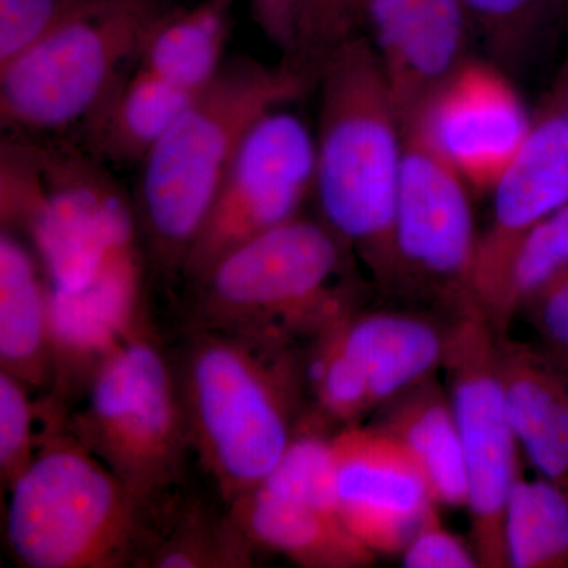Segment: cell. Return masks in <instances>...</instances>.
Segmentation results:
<instances>
[{
    "mask_svg": "<svg viewBox=\"0 0 568 568\" xmlns=\"http://www.w3.org/2000/svg\"><path fill=\"white\" fill-rule=\"evenodd\" d=\"M41 402L32 390L9 373L0 372V481L3 491L31 465L43 437L36 433Z\"/></svg>",
    "mask_w": 568,
    "mask_h": 568,
    "instance_id": "83f0119b",
    "label": "cell"
},
{
    "mask_svg": "<svg viewBox=\"0 0 568 568\" xmlns=\"http://www.w3.org/2000/svg\"><path fill=\"white\" fill-rule=\"evenodd\" d=\"M488 61L508 74L525 69L559 29L548 0H462Z\"/></svg>",
    "mask_w": 568,
    "mask_h": 568,
    "instance_id": "484cf974",
    "label": "cell"
},
{
    "mask_svg": "<svg viewBox=\"0 0 568 568\" xmlns=\"http://www.w3.org/2000/svg\"><path fill=\"white\" fill-rule=\"evenodd\" d=\"M351 2H353L355 24H357L358 6H361L362 0H351ZM357 29H358V26H357Z\"/></svg>",
    "mask_w": 568,
    "mask_h": 568,
    "instance_id": "8d00e7d4",
    "label": "cell"
},
{
    "mask_svg": "<svg viewBox=\"0 0 568 568\" xmlns=\"http://www.w3.org/2000/svg\"><path fill=\"white\" fill-rule=\"evenodd\" d=\"M508 567L568 568V491L519 476L506 507Z\"/></svg>",
    "mask_w": 568,
    "mask_h": 568,
    "instance_id": "cb8c5ba5",
    "label": "cell"
},
{
    "mask_svg": "<svg viewBox=\"0 0 568 568\" xmlns=\"http://www.w3.org/2000/svg\"><path fill=\"white\" fill-rule=\"evenodd\" d=\"M443 369L465 454L473 548L481 568H506V507L521 476V447L508 416L497 334L477 308L458 313L446 328Z\"/></svg>",
    "mask_w": 568,
    "mask_h": 568,
    "instance_id": "ba28073f",
    "label": "cell"
},
{
    "mask_svg": "<svg viewBox=\"0 0 568 568\" xmlns=\"http://www.w3.org/2000/svg\"><path fill=\"white\" fill-rule=\"evenodd\" d=\"M549 355H551V354H549ZM551 357L555 358L556 362H558V364L560 365V368H562L564 372H566L567 376H568V353L560 354V355H551Z\"/></svg>",
    "mask_w": 568,
    "mask_h": 568,
    "instance_id": "d590c367",
    "label": "cell"
},
{
    "mask_svg": "<svg viewBox=\"0 0 568 568\" xmlns=\"http://www.w3.org/2000/svg\"><path fill=\"white\" fill-rule=\"evenodd\" d=\"M233 3L203 0L164 10L142 44L136 67L182 91H203L224 63Z\"/></svg>",
    "mask_w": 568,
    "mask_h": 568,
    "instance_id": "7402d4cb",
    "label": "cell"
},
{
    "mask_svg": "<svg viewBox=\"0 0 568 568\" xmlns=\"http://www.w3.org/2000/svg\"><path fill=\"white\" fill-rule=\"evenodd\" d=\"M320 71L294 59L224 61L140 164L134 211L156 272L181 276L213 197L254 123L312 91Z\"/></svg>",
    "mask_w": 568,
    "mask_h": 568,
    "instance_id": "6da1fadb",
    "label": "cell"
},
{
    "mask_svg": "<svg viewBox=\"0 0 568 568\" xmlns=\"http://www.w3.org/2000/svg\"><path fill=\"white\" fill-rule=\"evenodd\" d=\"M145 260V253L125 257L81 290L50 286L54 383L41 403L55 424H65L100 366L148 316Z\"/></svg>",
    "mask_w": 568,
    "mask_h": 568,
    "instance_id": "4fadbf2b",
    "label": "cell"
},
{
    "mask_svg": "<svg viewBox=\"0 0 568 568\" xmlns=\"http://www.w3.org/2000/svg\"><path fill=\"white\" fill-rule=\"evenodd\" d=\"M164 10V0H91L0 69L3 129L43 136L85 121L136 65Z\"/></svg>",
    "mask_w": 568,
    "mask_h": 568,
    "instance_id": "52a82bcc",
    "label": "cell"
},
{
    "mask_svg": "<svg viewBox=\"0 0 568 568\" xmlns=\"http://www.w3.org/2000/svg\"><path fill=\"white\" fill-rule=\"evenodd\" d=\"M544 103L568 119V54Z\"/></svg>",
    "mask_w": 568,
    "mask_h": 568,
    "instance_id": "836d02e7",
    "label": "cell"
},
{
    "mask_svg": "<svg viewBox=\"0 0 568 568\" xmlns=\"http://www.w3.org/2000/svg\"><path fill=\"white\" fill-rule=\"evenodd\" d=\"M497 361L519 447L568 491V376L547 351L497 335Z\"/></svg>",
    "mask_w": 568,
    "mask_h": 568,
    "instance_id": "2e32d148",
    "label": "cell"
},
{
    "mask_svg": "<svg viewBox=\"0 0 568 568\" xmlns=\"http://www.w3.org/2000/svg\"><path fill=\"white\" fill-rule=\"evenodd\" d=\"M91 0H0V69L50 36Z\"/></svg>",
    "mask_w": 568,
    "mask_h": 568,
    "instance_id": "f1b7e54d",
    "label": "cell"
},
{
    "mask_svg": "<svg viewBox=\"0 0 568 568\" xmlns=\"http://www.w3.org/2000/svg\"><path fill=\"white\" fill-rule=\"evenodd\" d=\"M383 407L376 425L414 455L437 506L466 507L465 454L447 388L433 375Z\"/></svg>",
    "mask_w": 568,
    "mask_h": 568,
    "instance_id": "ffe728a7",
    "label": "cell"
},
{
    "mask_svg": "<svg viewBox=\"0 0 568 568\" xmlns=\"http://www.w3.org/2000/svg\"><path fill=\"white\" fill-rule=\"evenodd\" d=\"M521 313H528L530 324L547 346V353H568V268L545 284L523 306Z\"/></svg>",
    "mask_w": 568,
    "mask_h": 568,
    "instance_id": "1f68e13d",
    "label": "cell"
},
{
    "mask_svg": "<svg viewBox=\"0 0 568 568\" xmlns=\"http://www.w3.org/2000/svg\"><path fill=\"white\" fill-rule=\"evenodd\" d=\"M357 31L351 0H298V47L294 61L321 71L325 59Z\"/></svg>",
    "mask_w": 568,
    "mask_h": 568,
    "instance_id": "f546056e",
    "label": "cell"
},
{
    "mask_svg": "<svg viewBox=\"0 0 568 568\" xmlns=\"http://www.w3.org/2000/svg\"><path fill=\"white\" fill-rule=\"evenodd\" d=\"M227 508L254 547L286 556L297 566L365 568L375 564V552L345 523L261 485Z\"/></svg>",
    "mask_w": 568,
    "mask_h": 568,
    "instance_id": "d6986e66",
    "label": "cell"
},
{
    "mask_svg": "<svg viewBox=\"0 0 568 568\" xmlns=\"http://www.w3.org/2000/svg\"><path fill=\"white\" fill-rule=\"evenodd\" d=\"M194 97L134 65L85 119V151L104 164L140 166Z\"/></svg>",
    "mask_w": 568,
    "mask_h": 568,
    "instance_id": "44dd1931",
    "label": "cell"
},
{
    "mask_svg": "<svg viewBox=\"0 0 568 568\" xmlns=\"http://www.w3.org/2000/svg\"><path fill=\"white\" fill-rule=\"evenodd\" d=\"M173 365L193 452L230 506L264 481L305 420L302 354L189 327Z\"/></svg>",
    "mask_w": 568,
    "mask_h": 568,
    "instance_id": "7a4b0ae2",
    "label": "cell"
},
{
    "mask_svg": "<svg viewBox=\"0 0 568 568\" xmlns=\"http://www.w3.org/2000/svg\"><path fill=\"white\" fill-rule=\"evenodd\" d=\"M332 452L346 528L376 556L402 552L436 504L417 459L377 425L336 429Z\"/></svg>",
    "mask_w": 568,
    "mask_h": 568,
    "instance_id": "7c38bea8",
    "label": "cell"
},
{
    "mask_svg": "<svg viewBox=\"0 0 568 568\" xmlns=\"http://www.w3.org/2000/svg\"><path fill=\"white\" fill-rule=\"evenodd\" d=\"M148 323L104 361L63 428L151 514L182 480L193 448L173 362Z\"/></svg>",
    "mask_w": 568,
    "mask_h": 568,
    "instance_id": "8992f818",
    "label": "cell"
},
{
    "mask_svg": "<svg viewBox=\"0 0 568 568\" xmlns=\"http://www.w3.org/2000/svg\"><path fill=\"white\" fill-rule=\"evenodd\" d=\"M548 3L559 28L568 26V0H548Z\"/></svg>",
    "mask_w": 568,
    "mask_h": 568,
    "instance_id": "e575fe53",
    "label": "cell"
},
{
    "mask_svg": "<svg viewBox=\"0 0 568 568\" xmlns=\"http://www.w3.org/2000/svg\"><path fill=\"white\" fill-rule=\"evenodd\" d=\"M224 2L234 3V0H224Z\"/></svg>",
    "mask_w": 568,
    "mask_h": 568,
    "instance_id": "74e56055",
    "label": "cell"
},
{
    "mask_svg": "<svg viewBox=\"0 0 568 568\" xmlns=\"http://www.w3.org/2000/svg\"><path fill=\"white\" fill-rule=\"evenodd\" d=\"M470 189L416 133L406 130L395 212L394 290L416 291L450 305H474L478 234Z\"/></svg>",
    "mask_w": 568,
    "mask_h": 568,
    "instance_id": "30bf717a",
    "label": "cell"
},
{
    "mask_svg": "<svg viewBox=\"0 0 568 568\" xmlns=\"http://www.w3.org/2000/svg\"><path fill=\"white\" fill-rule=\"evenodd\" d=\"M254 545L231 515L200 504L175 507L163 526L149 523V540L140 567L248 568L254 566Z\"/></svg>",
    "mask_w": 568,
    "mask_h": 568,
    "instance_id": "603a6c76",
    "label": "cell"
},
{
    "mask_svg": "<svg viewBox=\"0 0 568 568\" xmlns=\"http://www.w3.org/2000/svg\"><path fill=\"white\" fill-rule=\"evenodd\" d=\"M316 136L301 115L278 108L246 134L182 265L192 284L224 254L297 219L315 194Z\"/></svg>",
    "mask_w": 568,
    "mask_h": 568,
    "instance_id": "9c48e42d",
    "label": "cell"
},
{
    "mask_svg": "<svg viewBox=\"0 0 568 568\" xmlns=\"http://www.w3.org/2000/svg\"><path fill=\"white\" fill-rule=\"evenodd\" d=\"M250 13L282 58L295 59L298 47V0H248Z\"/></svg>",
    "mask_w": 568,
    "mask_h": 568,
    "instance_id": "d6a6232c",
    "label": "cell"
},
{
    "mask_svg": "<svg viewBox=\"0 0 568 568\" xmlns=\"http://www.w3.org/2000/svg\"><path fill=\"white\" fill-rule=\"evenodd\" d=\"M343 316L310 338L308 349L302 354L305 392L316 406L312 417L338 429L361 424L373 410L364 372L343 339Z\"/></svg>",
    "mask_w": 568,
    "mask_h": 568,
    "instance_id": "d4e9b609",
    "label": "cell"
},
{
    "mask_svg": "<svg viewBox=\"0 0 568 568\" xmlns=\"http://www.w3.org/2000/svg\"><path fill=\"white\" fill-rule=\"evenodd\" d=\"M568 268V203L538 222L519 242L499 297L488 317L497 335H508L515 316L545 286Z\"/></svg>",
    "mask_w": 568,
    "mask_h": 568,
    "instance_id": "4316f807",
    "label": "cell"
},
{
    "mask_svg": "<svg viewBox=\"0 0 568 568\" xmlns=\"http://www.w3.org/2000/svg\"><path fill=\"white\" fill-rule=\"evenodd\" d=\"M489 193L491 219L478 235L473 283L474 305L487 320L519 242L568 203V119L541 103L528 138Z\"/></svg>",
    "mask_w": 568,
    "mask_h": 568,
    "instance_id": "9a60e30c",
    "label": "cell"
},
{
    "mask_svg": "<svg viewBox=\"0 0 568 568\" xmlns=\"http://www.w3.org/2000/svg\"><path fill=\"white\" fill-rule=\"evenodd\" d=\"M342 334L364 372L373 410L443 368L446 328L424 316L354 308L343 316Z\"/></svg>",
    "mask_w": 568,
    "mask_h": 568,
    "instance_id": "ac0fdd59",
    "label": "cell"
},
{
    "mask_svg": "<svg viewBox=\"0 0 568 568\" xmlns=\"http://www.w3.org/2000/svg\"><path fill=\"white\" fill-rule=\"evenodd\" d=\"M349 246L317 216L257 235L192 286L189 327L295 345L313 338L354 305Z\"/></svg>",
    "mask_w": 568,
    "mask_h": 568,
    "instance_id": "277c9868",
    "label": "cell"
},
{
    "mask_svg": "<svg viewBox=\"0 0 568 568\" xmlns=\"http://www.w3.org/2000/svg\"><path fill=\"white\" fill-rule=\"evenodd\" d=\"M357 24L379 59L405 129L473 59L476 37L462 0H362Z\"/></svg>",
    "mask_w": 568,
    "mask_h": 568,
    "instance_id": "5bb4252c",
    "label": "cell"
},
{
    "mask_svg": "<svg viewBox=\"0 0 568 568\" xmlns=\"http://www.w3.org/2000/svg\"><path fill=\"white\" fill-rule=\"evenodd\" d=\"M0 372L41 398L54 383L50 282L32 246L7 230L0 233Z\"/></svg>",
    "mask_w": 568,
    "mask_h": 568,
    "instance_id": "e0dca14e",
    "label": "cell"
},
{
    "mask_svg": "<svg viewBox=\"0 0 568 568\" xmlns=\"http://www.w3.org/2000/svg\"><path fill=\"white\" fill-rule=\"evenodd\" d=\"M534 122L507 71L470 59L426 103L410 130L474 192H491Z\"/></svg>",
    "mask_w": 568,
    "mask_h": 568,
    "instance_id": "8fae6325",
    "label": "cell"
},
{
    "mask_svg": "<svg viewBox=\"0 0 568 568\" xmlns=\"http://www.w3.org/2000/svg\"><path fill=\"white\" fill-rule=\"evenodd\" d=\"M406 568H478L476 549L444 528L437 504L426 510L416 534L402 551Z\"/></svg>",
    "mask_w": 568,
    "mask_h": 568,
    "instance_id": "4dcf8cb0",
    "label": "cell"
},
{
    "mask_svg": "<svg viewBox=\"0 0 568 568\" xmlns=\"http://www.w3.org/2000/svg\"><path fill=\"white\" fill-rule=\"evenodd\" d=\"M7 493V544L20 566L140 567L148 510L65 428L43 440Z\"/></svg>",
    "mask_w": 568,
    "mask_h": 568,
    "instance_id": "5b68a950",
    "label": "cell"
},
{
    "mask_svg": "<svg viewBox=\"0 0 568 568\" xmlns=\"http://www.w3.org/2000/svg\"><path fill=\"white\" fill-rule=\"evenodd\" d=\"M317 212L377 284L394 290L406 132L372 43L355 33L321 65Z\"/></svg>",
    "mask_w": 568,
    "mask_h": 568,
    "instance_id": "3957f363",
    "label": "cell"
}]
</instances>
